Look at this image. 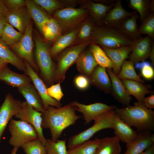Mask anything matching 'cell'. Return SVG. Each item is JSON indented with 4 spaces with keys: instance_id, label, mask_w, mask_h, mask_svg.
<instances>
[{
    "instance_id": "6da1fadb",
    "label": "cell",
    "mask_w": 154,
    "mask_h": 154,
    "mask_svg": "<svg viewBox=\"0 0 154 154\" xmlns=\"http://www.w3.org/2000/svg\"><path fill=\"white\" fill-rule=\"evenodd\" d=\"M77 109L71 103L59 108L49 106L42 113L41 127L49 129L53 141L56 142L65 128L82 117L76 114Z\"/></svg>"
},
{
    "instance_id": "7a4b0ae2",
    "label": "cell",
    "mask_w": 154,
    "mask_h": 154,
    "mask_svg": "<svg viewBox=\"0 0 154 154\" xmlns=\"http://www.w3.org/2000/svg\"><path fill=\"white\" fill-rule=\"evenodd\" d=\"M124 122L131 127H134L138 132L150 131L154 128V112L147 108L143 103L138 102L133 106L115 110Z\"/></svg>"
},
{
    "instance_id": "3957f363",
    "label": "cell",
    "mask_w": 154,
    "mask_h": 154,
    "mask_svg": "<svg viewBox=\"0 0 154 154\" xmlns=\"http://www.w3.org/2000/svg\"><path fill=\"white\" fill-rule=\"evenodd\" d=\"M35 62L40 72V78L46 86L49 87L54 84L55 65L50 55V47L47 42L38 34H35Z\"/></svg>"
},
{
    "instance_id": "277c9868",
    "label": "cell",
    "mask_w": 154,
    "mask_h": 154,
    "mask_svg": "<svg viewBox=\"0 0 154 154\" xmlns=\"http://www.w3.org/2000/svg\"><path fill=\"white\" fill-rule=\"evenodd\" d=\"M91 39L94 44L111 49L131 46L134 40L118 29L103 25L95 26Z\"/></svg>"
},
{
    "instance_id": "5b68a950",
    "label": "cell",
    "mask_w": 154,
    "mask_h": 154,
    "mask_svg": "<svg viewBox=\"0 0 154 154\" xmlns=\"http://www.w3.org/2000/svg\"><path fill=\"white\" fill-rule=\"evenodd\" d=\"M92 42V40L90 39L70 46L58 55L56 57L57 64L56 65L54 83H61L64 81L68 68L75 63L81 53Z\"/></svg>"
},
{
    "instance_id": "8992f818",
    "label": "cell",
    "mask_w": 154,
    "mask_h": 154,
    "mask_svg": "<svg viewBox=\"0 0 154 154\" xmlns=\"http://www.w3.org/2000/svg\"><path fill=\"white\" fill-rule=\"evenodd\" d=\"M116 112L114 110L104 112L94 120V125L88 129L70 137L67 147L71 148L89 140L96 133L104 129L113 128L114 119Z\"/></svg>"
},
{
    "instance_id": "52a82bcc",
    "label": "cell",
    "mask_w": 154,
    "mask_h": 154,
    "mask_svg": "<svg viewBox=\"0 0 154 154\" xmlns=\"http://www.w3.org/2000/svg\"><path fill=\"white\" fill-rule=\"evenodd\" d=\"M66 33L75 29L89 16L86 9L79 8L68 7L58 10L52 15Z\"/></svg>"
},
{
    "instance_id": "ba28073f",
    "label": "cell",
    "mask_w": 154,
    "mask_h": 154,
    "mask_svg": "<svg viewBox=\"0 0 154 154\" xmlns=\"http://www.w3.org/2000/svg\"><path fill=\"white\" fill-rule=\"evenodd\" d=\"M8 125L9 130L11 135L9 143L14 147L19 148L23 144L38 138L35 128L24 121L12 118Z\"/></svg>"
},
{
    "instance_id": "9c48e42d",
    "label": "cell",
    "mask_w": 154,
    "mask_h": 154,
    "mask_svg": "<svg viewBox=\"0 0 154 154\" xmlns=\"http://www.w3.org/2000/svg\"><path fill=\"white\" fill-rule=\"evenodd\" d=\"M33 22L31 20L20 40L9 47L18 57L28 63L37 73L39 71L33 57Z\"/></svg>"
},
{
    "instance_id": "30bf717a",
    "label": "cell",
    "mask_w": 154,
    "mask_h": 154,
    "mask_svg": "<svg viewBox=\"0 0 154 154\" xmlns=\"http://www.w3.org/2000/svg\"><path fill=\"white\" fill-rule=\"evenodd\" d=\"M42 113L35 109L26 101H24L22 102L21 109L15 117L33 126L37 132L38 139L45 145L46 139L43 135L41 126Z\"/></svg>"
},
{
    "instance_id": "8fae6325",
    "label": "cell",
    "mask_w": 154,
    "mask_h": 154,
    "mask_svg": "<svg viewBox=\"0 0 154 154\" xmlns=\"http://www.w3.org/2000/svg\"><path fill=\"white\" fill-rule=\"evenodd\" d=\"M25 63L26 68L24 72L25 74L29 76L32 80L40 96L42 101L43 108L46 111L49 106H53L57 108L62 106V104L51 97L48 94L47 88L42 80L31 67L28 63L23 61Z\"/></svg>"
},
{
    "instance_id": "7c38bea8",
    "label": "cell",
    "mask_w": 154,
    "mask_h": 154,
    "mask_svg": "<svg viewBox=\"0 0 154 154\" xmlns=\"http://www.w3.org/2000/svg\"><path fill=\"white\" fill-rule=\"evenodd\" d=\"M22 102L15 99L11 93L6 95L0 107V145L3 134L13 117L21 108Z\"/></svg>"
},
{
    "instance_id": "4fadbf2b",
    "label": "cell",
    "mask_w": 154,
    "mask_h": 154,
    "mask_svg": "<svg viewBox=\"0 0 154 154\" xmlns=\"http://www.w3.org/2000/svg\"><path fill=\"white\" fill-rule=\"evenodd\" d=\"M71 103L77 107V111L82 114L85 121V124H89L102 114L108 111L114 110L116 108V106H108L101 102L85 105L74 100Z\"/></svg>"
},
{
    "instance_id": "5bb4252c",
    "label": "cell",
    "mask_w": 154,
    "mask_h": 154,
    "mask_svg": "<svg viewBox=\"0 0 154 154\" xmlns=\"http://www.w3.org/2000/svg\"><path fill=\"white\" fill-rule=\"evenodd\" d=\"M137 13L136 11H127L122 7L120 0H117L101 21L102 25L118 29L125 19Z\"/></svg>"
},
{
    "instance_id": "9a60e30c",
    "label": "cell",
    "mask_w": 154,
    "mask_h": 154,
    "mask_svg": "<svg viewBox=\"0 0 154 154\" xmlns=\"http://www.w3.org/2000/svg\"><path fill=\"white\" fill-rule=\"evenodd\" d=\"M153 41L147 35L134 40L131 46V50L129 57V60L134 64L144 61L149 58Z\"/></svg>"
},
{
    "instance_id": "2e32d148",
    "label": "cell",
    "mask_w": 154,
    "mask_h": 154,
    "mask_svg": "<svg viewBox=\"0 0 154 154\" xmlns=\"http://www.w3.org/2000/svg\"><path fill=\"white\" fill-rule=\"evenodd\" d=\"M7 23L24 34L31 18L26 7L9 10L5 17Z\"/></svg>"
},
{
    "instance_id": "e0dca14e",
    "label": "cell",
    "mask_w": 154,
    "mask_h": 154,
    "mask_svg": "<svg viewBox=\"0 0 154 154\" xmlns=\"http://www.w3.org/2000/svg\"><path fill=\"white\" fill-rule=\"evenodd\" d=\"M113 129L115 136L120 141L128 145L134 141L138 137L139 132L123 121L116 114L113 120Z\"/></svg>"
},
{
    "instance_id": "ac0fdd59",
    "label": "cell",
    "mask_w": 154,
    "mask_h": 154,
    "mask_svg": "<svg viewBox=\"0 0 154 154\" xmlns=\"http://www.w3.org/2000/svg\"><path fill=\"white\" fill-rule=\"evenodd\" d=\"M107 71L110 80L112 94L116 99L123 105H129L131 97L128 93L122 81L112 69L107 68Z\"/></svg>"
},
{
    "instance_id": "d6986e66",
    "label": "cell",
    "mask_w": 154,
    "mask_h": 154,
    "mask_svg": "<svg viewBox=\"0 0 154 154\" xmlns=\"http://www.w3.org/2000/svg\"><path fill=\"white\" fill-rule=\"evenodd\" d=\"M80 7L86 9L96 25H102L101 21L114 4L106 5L92 0H82Z\"/></svg>"
},
{
    "instance_id": "ffe728a7",
    "label": "cell",
    "mask_w": 154,
    "mask_h": 154,
    "mask_svg": "<svg viewBox=\"0 0 154 154\" xmlns=\"http://www.w3.org/2000/svg\"><path fill=\"white\" fill-rule=\"evenodd\" d=\"M101 47L110 59L112 64V70L117 75L123 62L129 58V55L131 50V46H123L115 49Z\"/></svg>"
},
{
    "instance_id": "44dd1931",
    "label": "cell",
    "mask_w": 154,
    "mask_h": 154,
    "mask_svg": "<svg viewBox=\"0 0 154 154\" xmlns=\"http://www.w3.org/2000/svg\"><path fill=\"white\" fill-rule=\"evenodd\" d=\"M139 132L137 138L131 143L126 145V150L123 154H140L154 144V135L150 131Z\"/></svg>"
},
{
    "instance_id": "7402d4cb",
    "label": "cell",
    "mask_w": 154,
    "mask_h": 154,
    "mask_svg": "<svg viewBox=\"0 0 154 154\" xmlns=\"http://www.w3.org/2000/svg\"><path fill=\"white\" fill-rule=\"evenodd\" d=\"M0 80L10 86L18 88L32 82L28 76L14 72L7 65L0 70Z\"/></svg>"
},
{
    "instance_id": "603a6c76",
    "label": "cell",
    "mask_w": 154,
    "mask_h": 154,
    "mask_svg": "<svg viewBox=\"0 0 154 154\" xmlns=\"http://www.w3.org/2000/svg\"><path fill=\"white\" fill-rule=\"evenodd\" d=\"M81 24L72 31L60 36L56 40L49 49L52 58H56L61 52L74 43L76 38Z\"/></svg>"
},
{
    "instance_id": "cb8c5ba5",
    "label": "cell",
    "mask_w": 154,
    "mask_h": 154,
    "mask_svg": "<svg viewBox=\"0 0 154 154\" xmlns=\"http://www.w3.org/2000/svg\"><path fill=\"white\" fill-rule=\"evenodd\" d=\"M92 84L107 93H112L110 79L106 68L98 65L89 78Z\"/></svg>"
},
{
    "instance_id": "d4e9b609",
    "label": "cell",
    "mask_w": 154,
    "mask_h": 154,
    "mask_svg": "<svg viewBox=\"0 0 154 154\" xmlns=\"http://www.w3.org/2000/svg\"><path fill=\"white\" fill-rule=\"evenodd\" d=\"M75 63L79 72L88 78L98 65L92 53L89 49H85L81 53Z\"/></svg>"
},
{
    "instance_id": "484cf974",
    "label": "cell",
    "mask_w": 154,
    "mask_h": 154,
    "mask_svg": "<svg viewBox=\"0 0 154 154\" xmlns=\"http://www.w3.org/2000/svg\"><path fill=\"white\" fill-rule=\"evenodd\" d=\"M18 88L26 101L35 109L41 113L45 112L41 98L33 84H28Z\"/></svg>"
},
{
    "instance_id": "4316f807",
    "label": "cell",
    "mask_w": 154,
    "mask_h": 154,
    "mask_svg": "<svg viewBox=\"0 0 154 154\" xmlns=\"http://www.w3.org/2000/svg\"><path fill=\"white\" fill-rule=\"evenodd\" d=\"M33 2L39 5L51 16L55 11L68 7H74L80 1L74 0H33Z\"/></svg>"
},
{
    "instance_id": "83f0119b",
    "label": "cell",
    "mask_w": 154,
    "mask_h": 154,
    "mask_svg": "<svg viewBox=\"0 0 154 154\" xmlns=\"http://www.w3.org/2000/svg\"><path fill=\"white\" fill-rule=\"evenodd\" d=\"M121 81L129 94L135 97L139 102L143 103L145 95L151 92L150 85L130 80Z\"/></svg>"
},
{
    "instance_id": "f1b7e54d",
    "label": "cell",
    "mask_w": 154,
    "mask_h": 154,
    "mask_svg": "<svg viewBox=\"0 0 154 154\" xmlns=\"http://www.w3.org/2000/svg\"><path fill=\"white\" fill-rule=\"evenodd\" d=\"M25 6L31 17L41 32L44 25L52 17L32 0H25Z\"/></svg>"
},
{
    "instance_id": "f546056e",
    "label": "cell",
    "mask_w": 154,
    "mask_h": 154,
    "mask_svg": "<svg viewBox=\"0 0 154 154\" xmlns=\"http://www.w3.org/2000/svg\"><path fill=\"white\" fill-rule=\"evenodd\" d=\"M120 141L115 136L100 139V143L95 154H120L121 148Z\"/></svg>"
},
{
    "instance_id": "4dcf8cb0",
    "label": "cell",
    "mask_w": 154,
    "mask_h": 154,
    "mask_svg": "<svg viewBox=\"0 0 154 154\" xmlns=\"http://www.w3.org/2000/svg\"><path fill=\"white\" fill-rule=\"evenodd\" d=\"M0 57L7 63H9L19 70L24 71L26 66L20 59L0 38Z\"/></svg>"
},
{
    "instance_id": "1f68e13d",
    "label": "cell",
    "mask_w": 154,
    "mask_h": 154,
    "mask_svg": "<svg viewBox=\"0 0 154 154\" xmlns=\"http://www.w3.org/2000/svg\"><path fill=\"white\" fill-rule=\"evenodd\" d=\"M62 30L57 20L53 17H51L44 25L41 33L46 42H55L61 35Z\"/></svg>"
},
{
    "instance_id": "d6a6232c",
    "label": "cell",
    "mask_w": 154,
    "mask_h": 154,
    "mask_svg": "<svg viewBox=\"0 0 154 154\" xmlns=\"http://www.w3.org/2000/svg\"><path fill=\"white\" fill-rule=\"evenodd\" d=\"M139 16L137 13L124 20L118 29L124 34L132 38L134 40L141 37L138 31L137 21Z\"/></svg>"
},
{
    "instance_id": "836d02e7",
    "label": "cell",
    "mask_w": 154,
    "mask_h": 154,
    "mask_svg": "<svg viewBox=\"0 0 154 154\" xmlns=\"http://www.w3.org/2000/svg\"><path fill=\"white\" fill-rule=\"evenodd\" d=\"M96 25L93 19L89 15L81 24L76 38L70 46L91 39L93 31Z\"/></svg>"
},
{
    "instance_id": "e575fe53",
    "label": "cell",
    "mask_w": 154,
    "mask_h": 154,
    "mask_svg": "<svg viewBox=\"0 0 154 154\" xmlns=\"http://www.w3.org/2000/svg\"><path fill=\"white\" fill-rule=\"evenodd\" d=\"M100 139L85 141L69 148L68 154H95L99 145Z\"/></svg>"
},
{
    "instance_id": "d590c367",
    "label": "cell",
    "mask_w": 154,
    "mask_h": 154,
    "mask_svg": "<svg viewBox=\"0 0 154 154\" xmlns=\"http://www.w3.org/2000/svg\"><path fill=\"white\" fill-rule=\"evenodd\" d=\"M134 65V64L129 60H125L117 76L120 80H132L143 84L144 81L136 73Z\"/></svg>"
},
{
    "instance_id": "8d00e7d4",
    "label": "cell",
    "mask_w": 154,
    "mask_h": 154,
    "mask_svg": "<svg viewBox=\"0 0 154 154\" xmlns=\"http://www.w3.org/2000/svg\"><path fill=\"white\" fill-rule=\"evenodd\" d=\"M128 5L130 8L139 13L141 24L151 13L150 0H130Z\"/></svg>"
},
{
    "instance_id": "74e56055",
    "label": "cell",
    "mask_w": 154,
    "mask_h": 154,
    "mask_svg": "<svg viewBox=\"0 0 154 154\" xmlns=\"http://www.w3.org/2000/svg\"><path fill=\"white\" fill-rule=\"evenodd\" d=\"M89 47V50L92 53L98 65L107 68H112L110 59L100 46L92 42Z\"/></svg>"
},
{
    "instance_id": "f35d334b",
    "label": "cell",
    "mask_w": 154,
    "mask_h": 154,
    "mask_svg": "<svg viewBox=\"0 0 154 154\" xmlns=\"http://www.w3.org/2000/svg\"><path fill=\"white\" fill-rule=\"evenodd\" d=\"M23 34L16 31L11 25H5L1 39L8 46L16 44L21 40Z\"/></svg>"
},
{
    "instance_id": "ab89813d",
    "label": "cell",
    "mask_w": 154,
    "mask_h": 154,
    "mask_svg": "<svg viewBox=\"0 0 154 154\" xmlns=\"http://www.w3.org/2000/svg\"><path fill=\"white\" fill-rule=\"evenodd\" d=\"M46 154H68L66 145V139L58 140L56 142L51 139H46L45 144Z\"/></svg>"
},
{
    "instance_id": "60d3db41",
    "label": "cell",
    "mask_w": 154,
    "mask_h": 154,
    "mask_svg": "<svg viewBox=\"0 0 154 154\" xmlns=\"http://www.w3.org/2000/svg\"><path fill=\"white\" fill-rule=\"evenodd\" d=\"M21 147L26 154H46L45 146L38 138L25 143Z\"/></svg>"
},
{
    "instance_id": "b9f144b4",
    "label": "cell",
    "mask_w": 154,
    "mask_h": 154,
    "mask_svg": "<svg viewBox=\"0 0 154 154\" xmlns=\"http://www.w3.org/2000/svg\"><path fill=\"white\" fill-rule=\"evenodd\" d=\"M138 31L141 35H147L153 40L154 38V13H150L141 24Z\"/></svg>"
},
{
    "instance_id": "7bdbcfd3",
    "label": "cell",
    "mask_w": 154,
    "mask_h": 154,
    "mask_svg": "<svg viewBox=\"0 0 154 154\" xmlns=\"http://www.w3.org/2000/svg\"><path fill=\"white\" fill-rule=\"evenodd\" d=\"M136 66L137 68H141V74L147 80H151L154 78V70L149 63L143 61L140 64H136Z\"/></svg>"
},
{
    "instance_id": "ee69618b",
    "label": "cell",
    "mask_w": 154,
    "mask_h": 154,
    "mask_svg": "<svg viewBox=\"0 0 154 154\" xmlns=\"http://www.w3.org/2000/svg\"><path fill=\"white\" fill-rule=\"evenodd\" d=\"M60 83L59 82L55 84H53L47 89L49 95L59 102L64 95L61 89Z\"/></svg>"
},
{
    "instance_id": "f6af8a7d",
    "label": "cell",
    "mask_w": 154,
    "mask_h": 154,
    "mask_svg": "<svg viewBox=\"0 0 154 154\" xmlns=\"http://www.w3.org/2000/svg\"><path fill=\"white\" fill-rule=\"evenodd\" d=\"M74 82L76 87L81 90L86 89L90 83L88 78L82 75L76 76L74 79Z\"/></svg>"
},
{
    "instance_id": "bcb514c9",
    "label": "cell",
    "mask_w": 154,
    "mask_h": 154,
    "mask_svg": "<svg viewBox=\"0 0 154 154\" xmlns=\"http://www.w3.org/2000/svg\"><path fill=\"white\" fill-rule=\"evenodd\" d=\"M3 1L9 10L16 9L25 6V0H5Z\"/></svg>"
},
{
    "instance_id": "7dc6e473",
    "label": "cell",
    "mask_w": 154,
    "mask_h": 154,
    "mask_svg": "<svg viewBox=\"0 0 154 154\" xmlns=\"http://www.w3.org/2000/svg\"><path fill=\"white\" fill-rule=\"evenodd\" d=\"M143 103L146 106L148 109L151 110L154 108V95H152L151 96L145 98Z\"/></svg>"
},
{
    "instance_id": "c3c4849f",
    "label": "cell",
    "mask_w": 154,
    "mask_h": 154,
    "mask_svg": "<svg viewBox=\"0 0 154 154\" xmlns=\"http://www.w3.org/2000/svg\"><path fill=\"white\" fill-rule=\"evenodd\" d=\"M9 9L3 0H0V18L5 19Z\"/></svg>"
},
{
    "instance_id": "681fc988",
    "label": "cell",
    "mask_w": 154,
    "mask_h": 154,
    "mask_svg": "<svg viewBox=\"0 0 154 154\" xmlns=\"http://www.w3.org/2000/svg\"><path fill=\"white\" fill-rule=\"evenodd\" d=\"M117 0H94V1L96 3H100L104 5H109L114 4Z\"/></svg>"
},
{
    "instance_id": "f907efd6",
    "label": "cell",
    "mask_w": 154,
    "mask_h": 154,
    "mask_svg": "<svg viewBox=\"0 0 154 154\" xmlns=\"http://www.w3.org/2000/svg\"><path fill=\"white\" fill-rule=\"evenodd\" d=\"M140 154H154V144L147 148Z\"/></svg>"
},
{
    "instance_id": "816d5d0a",
    "label": "cell",
    "mask_w": 154,
    "mask_h": 154,
    "mask_svg": "<svg viewBox=\"0 0 154 154\" xmlns=\"http://www.w3.org/2000/svg\"><path fill=\"white\" fill-rule=\"evenodd\" d=\"M149 57L150 58L153 65H154V41H152L151 47L149 54Z\"/></svg>"
},
{
    "instance_id": "f5cc1de1",
    "label": "cell",
    "mask_w": 154,
    "mask_h": 154,
    "mask_svg": "<svg viewBox=\"0 0 154 154\" xmlns=\"http://www.w3.org/2000/svg\"><path fill=\"white\" fill-rule=\"evenodd\" d=\"M6 23L7 22L5 19L0 18V38L2 36L4 26Z\"/></svg>"
},
{
    "instance_id": "db71d44e",
    "label": "cell",
    "mask_w": 154,
    "mask_h": 154,
    "mask_svg": "<svg viewBox=\"0 0 154 154\" xmlns=\"http://www.w3.org/2000/svg\"><path fill=\"white\" fill-rule=\"evenodd\" d=\"M7 64L0 57V70L4 67L7 65Z\"/></svg>"
},
{
    "instance_id": "11a10c76",
    "label": "cell",
    "mask_w": 154,
    "mask_h": 154,
    "mask_svg": "<svg viewBox=\"0 0 154 154\" xmlns=\"http://www.w3.org/2000/svg\"><path fill=\"white\" fill-rule=\"evenodd\" d=\"M19 148L17 147H14L12 149L10 154H16Z\"/></svg>"
}]
</instances>
